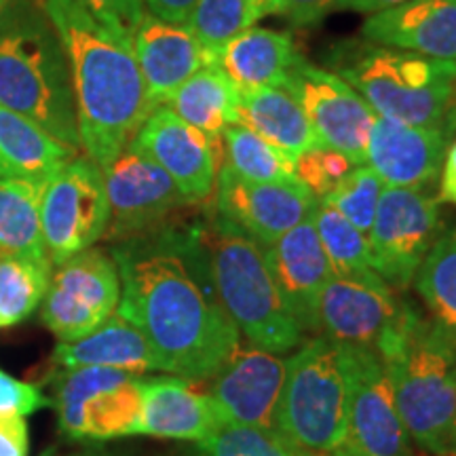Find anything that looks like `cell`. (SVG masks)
Listing matches in <instances>:
<instances>
[{"instance_id":"6da1fadb","label":"cell","mask_w":456,"mask_h":456,"mask_svg":"<svg viewBox=\"0 0 456 456\" xmlns=\"http://www.w3.org/2000/svg\"><path fill=\"white\" fill-rule=\"evenodd\" d=\"M121 277L117 313L142 330L163 372L209 380L241 346L209 275L201 224L157 226L110 249Z\"/></svg>"},{"instance_id":"7a4b0ae2","label":"cell","mask_w":456,"mask_h":456,"mask_svg":"<svg viewBox=\"0 0 456 456\" xmlns=\"http://www.w3.org/2000/svg\"><path fill=\"white\" fill-rule=\"evenodd\" d=\"M72 74L81 151L106 169L152 112L134 37L108 26L77 0H43Z\"/></svg>"},{"instance_id":"3957f363","label":"cell","mask_w":456,"mask_h":456,"mask_svg":"<svg viewBox=\"0 0 456 456\" xmlns=\"http://www.w3.org/2000/svg\"><path fill=\"white\" fill-rule=\"evenodd\" d=\"M0 104L81 151L66 49L37 0H9L0 13Z\"/></svg>"},{"instance_id":"277c9868","label":"cell","mask_w":456,"mask_h":456,"mask_svg":"<svg viewBox=\"0 0 456 456\" xmlns=\"http://www.w3.org/2000/svg\"><path fill=\"white\" fill-rule=\"evenodd\" d=\"M330 72L366 100L376 117L456 135V64L366 38H342L326 53Z\"/></svg>"},{"instance_id":"5b68a950","label":"cell","mask_w":456,"mask_h":456,"mask_svg":"<svg viewBox=\"0 0 456 456\" xmlns=\"http://www.w3.org/2000/svg\"><path fill=\"white\" fill-rule=\"evenodd\" d=\"M389 370L397 412L416 446L456 456V349L412 305L376 346Z\"/></svg>"},{"instance_id":"8992f818","label":"cell","mask_w":456,"mask_h":456,"mask_svg":"<svg viewBox=\"0 0 456 456\" xmlns=\"http://www.w3.org/2000/svg\"><path fill=\"white\" fill-rule=\"evenodd\" d=\"M201 237L214 289L239 334L279 355L296 349L302 330L283 305L265 248L218 214L201 224Z\"/></svg>"},{"instance_id":"52a82bcc","label":"cell","mask_w":456,"mask_h":456,"mask_svg":"<svg viewBox=\"0 0 456 456\" xmlns=\"http://www.w3.org/2000/svg\"><path fill=\"white\" fill-rule=\"evenodd\" d=\"M349 387L340 346L319 336L288 359L277 431L306 454H332L346 440Z\"/></svg>"},{"instance_id":"ba28073f","label":"cell","mask_w":456,"mask_h":456,"mask_svg":"<svg viewBox=\"0 0 456 456\" xmlns=\"http://www.w3.org/2000/svg\"><path fill=\"white\" fill-rule=\"evenodd\" d=\"M142 383V376L123 370L64 368L51 397L60 431L70 440L95 442L138 436Z\"/></svg>"},{"instance_id":"9c48e42d","label":"cell","mask_w":456,"mask_h":456,"mask_svg":"<svg viewBox=\"0 0 456 456\" xmlns=\"http://www.w3.org/2000/svg\"><path fill=\"white\" fill-rule=\"evenodd\" d=\"M108 220L104 169L87 155H74L43 184V239L53 266L94 248L106 235Z\"/></svg>"},{"instance_id":"30bf717a","label":"cell","mask_w":456,"mask_h":456,"mask_svg":"<svg viewBox=\"0 0 456 456\" xmlns=\"http://www.w3.org/2000/svg\"><path fill=\"white\" fill-rule=\"evenodd\" d=\"M349 387L346 440L334 456H410L389 370L376 349L338 345Z\"/></svg>"},{"instance_id":"8fae6325","label":"cell","mask_w":456,"mask_h":456,"mask_svg":"<svg viewBox=\"0 0 456 456\" xmlns=\"http://www.w3.org/2000/svg\"><path fill=\"white\" fill-rule=\"evenodd\" d=\"M121 300V277L112 254L89 248L53 266L41 302V322L60 342L83 338L112 317Z\"/></svg>"},{"instance_id":"7c38bea8","label":"cell","mask_w":456,"mask_h":456,"mask_svg":"<svg viewBox=\"0 0 456 456\" xmlns=\"http://www.w3.org/2000/svg\"><path fill=\"white\" fill-rule=\"evenodd\" d=\"M440 235V199L425 188L385 186L368 232L374 271L389 288L406 289Z\"/></svg>"},{"instance_id":"4fadbf2b","label":"cell","mask_w":456,"mask_h":456,"mask_svg":"<svg viewBox=\"0 0 456 456\" xmlns=\"http://www.w3.org/2000/svg\"><path fill=\"white\" fill-rule=\"evenodd\" d=\"M283 87L292 91L317 140L355 165L368 161V140L376 114L338 74L298 57Z\"/></svg>"},{"instance_id":"5bb4252c","label":"cell","mask_w":456,"mask_h":456,"mask_svg":"<svg viewBox=\"0 0 456 456\" xmlns=\"http://www.w3.org/2000/svg\"><path fill=\"white\" fill-rule=\"evenodd\" d=\"M104 180L110 203V220L104 237L112 241H123L163 226L171 214L191 205L175 182L134 142H129L121 155L104 169Z\"/></svg>"},{"instance_id":"9a60e30c","label":"cell","mask_w":456,"mask_h":456,"mask_svg":"<svg viewBox=\"0 0 456 456\" xmlns=\"http://www.w3.org/2000/svg\"><path fill=\"white\" fill-rule=\"evenodd\" d=\"M317 199L298 180L254 182L239 175L226 163L216 178V214L235 224L262 248L309 220Z\"/></svg>"},{"instance_id":"2e32d148","label":"cell","mask_w":456,"mask_h":456,"mask_svg":"<svg viewBox=\"0 0 456 456\" xmlns=\"http://www.w3.org/2000/svg\"><path fill=\"white\" fill-rule=\"evenodd\" d=\"M288 359L258 346H239L216 372L209 387L222 427L277 431V414Z\"/></svg>"},{"instance_id":"e0dca14e","label":"cell","mask_w":456,"mask_h":456,"mask_svg":"<svg viewBox=\"0 0 456 456\" xmlns=\"http://www.w3.org/2000/svg\"><path fill=\"white\" fill-rule=\"evenodd\" d=\"M131 142L175 182L188 201L201 203L212 197L224 163V138H209L182 121L171 108L159 106Z\"/></svg>"},{"instance_id":"ac0fdd59","label":"cell","mask_w":456,"mask_h":456,"mask_svg":"<svg viewBox=\"0 0 456 456\" xmlns=\"http://www.w3.org/2000/svg\"><path fill=\"white\" fill-rule=\"evenodd\" d=\"M406 302L379 275L330 279L319 298V332L336 345L376 346L397 328Z\"/></svg>"},{"instance_id":"d6986e66","label":"cell","mask_w":456,"mask_h":456,"mask_svg":"<svg viewBox=\"0 0 456 456\" xmlns=\"http://www.w3.org/2000/svg\"><path fill=\"white\" fill-rule=\"evenodd\" d=\"M265 258L289 315L305 332H319V298L334 277L313 216L265 248Z\"/></svg>"},{"instance_id":"ffe728a7","label":"cell","mask_w":456,"mask_h":456,"mask_svg":"<svg viewBox=\"0 0 456 456\" xmlns=\"http://www.w3.org/2000/svg\"><path fill=\"white\" fill-rule=\"evenodd\" d=\"M452 138L440 129L414 127L376 117L368 140V161L385 186L425 188L440 175Z\"/></svg>"},{"instance_id":"44dd1931","label":"cell","mask_w":456,"mask_h":456,"mask_svg":"<svg viewBox=\"0 0 456 456\" xmlns=\"http://www.w3.org/2000/svg\"><path fill=\"white\" fill-rule=\"evenodd\" d=\"M134 53L152 110L167 104L192 74L209 66L208 55L186 24H171L151 13L142 17L134 30Z\"/></svg>"},{"instance_id":"7402d4cb","label":"cell","mask_w":456,"mask_h":456,"mask_svg":"<svg viewBox=\"0 0 456 456\" xmlns=\"http://www.w3.org/2000/svg\"><path fill=\"white\" fill-rule=\"evenodd\" d=\"M362 38L456 64V0H410L368 15Z\"/></svg>"},{"instance_id":"603a6c76","label":"cell","mask_w":456,"mask_h":456,"mask_svg":"<svg viewBox=\"0 0 456 456\" xmlns=\"http://www.w3.org/2000/svg\"><path fill=\"white\" fill-rule=\"evenodd\" d=\"M222 427L208 391L195 380L159 376L142 383V419L138 436L203 442Z\"/></svg>"},{"instance_id":"cb8c5ba5","label":"cell","mask_w":456,"mask_h":456,"mask_svg":"<svg viewBox=\"0 0 456 456\" xmlns=\"http://www.w3.org/2000/svg\"><path fill=\"white\" fill-rule=\"evenodd\" d=\"M53 362L66 370L108 368L138 376L161 370V362L142 330L118 313L108 317L100 328H95L83 338L57 342Z\"/></svg>"},{"instance_id":"d4e9b609","label":"cell","mask_w":456,"mask_h":456,"mask_svg":"<svg viewBox=\"0 0 456 456\" xmlns=\"http://www.w3.org/2000/svg\"><path fill=\"white\" fill-rule=\"evenodd\" d=\"M298 57L289 34L269 28H248L224 45L216 66L239 91L283 87Z\"/></svg>"},{"instance_id":"484cf974","label":"cell","mask_w":456,"mask_h":456,"mask_svg":"<svg viewBox=\"0 0 456 456\" xmlns=\"http://www.w3.org/2000/svg\"><path fill=\"white\" fill-rule=\"evenodd\" d=\"M237 125L258 134L294 161L309 148L322 144L300 102L285 87L239 91Z\"/></svg>"},{"instance_id":"4316f807","label":"cell","mask_w":456,"mask_h":456,"mask_svg":"<svg viewBox=\"0 0 456 456\" xmlns=\"http://www.w3.org/2000/svg\"><path fill=\"white\" fill-rule=\"evenodd\" d=\"M78 151L0 104V178H15L45 184Z\"/></svg>"},{"instance_id":"83f0119b","label":"cell","mask_w":456,"mask_h":456,"mask_svg":"<svg viewBox=\"0 0 456 456\" xmlns=\"http://www.w3.org/2000/svg\"><path fill=\"white\" fill-rule=\"evenodd\" d=\"M165 106L209 138H222L231 125H237L239 89L218 66H205Z\"/></svg>"},{"instance_id":"f1b7e54d","label":"cell","mask_w":456,"mask_h":456,"mask_svg":"<svg viewBox=\"0 0 456 456\" xmlns=\"http://www.w3.org/2000/svg\"><path fill=\"white\" fill-rule=\"evenodd\" d=\"M43 184L0 178V256H49L41 224Z\"/></svg>"},{"instance_id":"f546056e","label":"cell","mask_w":456,"mask_h":456,"mask_svg":"<svg viewBox=\"0 0 456 456\" xmlns=\"http://www.w3.org/2000/svg\"><path fill=\"white\" fill-rule=\"evenodd\" d=\"M412 283L429 311V322L456 349V231L437 237Z\"/></svg>"},{"instance_id":"4dcf8cb0","label":"cell","mask_w":456,"mask_h":456,"mask_svg":"<svg viewBox=\"0 0 456 456\" xmlns=\"http://www.w3.org/2000/svg\"><path fill=\"white\" fill-rule=\"evenodd\" d=\"M51 275L49 256H0V328L26 322L41 306Z\"/></svg>"},{"instance_id":"1f68e13d","label":"cell","mask_w":456,"mask_h":456,"mask_svg":"<svg viewBox=\"0 0 456 456\" xmlns=\"http://www.w3.org/2000/svg\"><path fill=\"white\" fill-rule=\"evenodd\" d=\"M317 237L323 245L334 275L338 277H370L379 275L374 271L372 249L368 235L353 226L345 216L336 212L332 205L319 201L313 212Z\"/></svg>"},{"instance_id":"d6a6232c","label":"cell","mask_w":456,"mask_h":456,"mask_svg":"<svg viewBox=\"0 0 456 456\" xmlns=\"http://www.w3.org/2000/svg\"><path fill=\"white\" fill-rule=\"evenodd\" d=\"M226 165L254 182H288L296 178V161L254 131L231 125L224 131Z\"/></svg>"},{"instance_id":"836d02e7","label":"cell","mask_w":456,"mask_h":456,"mask_svg":"<svg viewBox=\"0 0 456 456\" xmlns=\"http://www.w3.org/2000/svg\"><path fill=\"white\" fill-rule=\"evenodd\" d=\"M254 24L256 15L249 0H197L186 20V28L203 47L209 66L218 64L228 41Z\"/></svg>"},{"instance_id":"e575fe53","label":"cell","mask_w":456,"mask_h":456,"mask_svg":"<svg viewBox=\"0 0 456 456\" xmlns=\"http://www.w3.org/2000/svg\"><path fill=\"white\" fill-rule=\"evenodd\" d=\"M383 191L385 182L380 180V175L370 165H357L322 201L332 205L336 212L345 216L363 235H368Z\"/></svg>"},{"instance_id":"d590c367","label":"cell","mask_w":456,"mask_h":456,"mask_svg":"<svg viewBox=\"0 0 456 456\" xmlns=\"http://www.w3.org/2000/svg\"><path fill=\"white\" fill-rule=\"evenodd\" d=\"M192 456H306V452L292 446L279 431L220 427L197 444Z\"/></svg>"},{"instance_id":"8d00e7d4","label":"cell","mask_w":456,"mask_h":456,"mask_svg":"<svg viewBox=\"0 0 456 456\" xmlns=\"http://www.w3.org/2000/svg\"><path fill=\"white\" fill-rule=\"evenodd\" d=\"M355 167L342 152L330 146H313L296 159V178L315 195L317 201L326 199Z\"/></svg>"},{"instance_id":"74e56055","label":"cell","mask_w":456,"mask_h":456,"mask_svg":"<svg viewBox=\"0 0 456 456\" xmlns=\"http://www.w3.org/2000/svg\"><path fill=\"white\" fill-rule=\"evenodd\" d=\"M43 408H53V399L45 395L41 387L17 380L0 368V414L28 416Z\"/></svg>"},{"instance_id":"f35d334b","label":"cell","mask_w":456,"mask_h":456,"mask_svg":"<svg viewBox=\"0 0 456 456\" xmlns=\"http://www.w3.org/2000/svg\"><path fill=\"white\" fill-rule=\"evenodd\" d=\"M81 7L89 11L91 15L98 17L108 26L121 28L134 37L140 20L146 15V7L142 0H77Z\"/></svg>"},{"instance_id":"ab89813d","label":"cell","mask_w":456,"mask_h":456,"mask_svg":"<svg viewBox=\"0 0 456 456\" xmlns=\"http://www.w3.org/2000/svg\"><path fill=\"white\" fill-rule=\"evenodd\" d=\"M338 0H277L275 15H281L289 24L306 28L323 21L336 9Z\"/></svg>"},{"instance_id":"60d3db41","label":"cell","mask_w":456,"mask_h":456,"mask_svg":"<svg viewBox=\"0 0 456 456\" xmlns=\"http://www.w3.org/2000/svg\"><path fill=\"white\" fill-rule=\"evenodd\" d=\"M30 431L26 416L0 414V456H28Z\"/></svg>"},{"instance_id":"b9f144b4","label":"cell","mask_w":456,"mask_h":456,"mask_svg":"<svg viewBox=\"0 0 456 456\" xmlns=\"http://www.w3.org/2000/svg\"><path fill=\"white\" fill-rule=\"evenodd\" d=\"M146 13L159 17V20L171 21V24H186L188 15L197 0H142Z\"/></svg>"},{"instance_id":"7bdbcfd3","label":"cell","mask_w":456,"mask_h":456,"mask_svg":"<svg viewBox=\"0 0 456 456\" xmlns=\"http://www.w3.org/2000/svg\"><path fill=\"white\" fill-rule=\"evenodd\" d=\"M440 174H442L440 199L446 203L456 205V138L450 142Z\"/></svg>"},{"instance_id":"ee69618b","label":"cell","mask_w":456,"mask_h":456,"mask_svg":"<svg viewBox=\"0 0 456 456\" xmlns=\"http://www.w3.org/2000/svg\"><path fill=\"white\" fill-rule=\"evenodd\" d=\"M403 3H410V0H338L334 11H355L362 15H374L380 11L399 7Z\"/></svg>"},{"instance_id":"f6af8a7d","label":"cell","mask_w":456,"mask_h":456,"mask_svg":"<svg viewBox=\"0 0 456 456\" xmlns=\"http://www.w3.org/2000/svg\"><path fill=\"white\" fill-rule=\"evenodd\" d=\"M249 3H252L256 21L262 20V17H266V15H275L277 0H249Z\"/></svg>"},{"instance_id":"bcb514c9","label":"cell","mask_w":456,"mask_h":456,"mask_svg":"<svg viewBox=\"0 0 456 456\" xmlns=\"http://www.w3.org/2000/svg\"><path fill=\"white\" fill-rule=\"evenodd\" d=\"M74 456H117V454H104V452H85V454H74Z\"/></svg>"},{"instance_id":"7dc6e473","label":"cell","mask_w":456,"mask_h":456,"mask_svg":"<svg viewBox=\"0 0 456 456\" xmlns=\"http://www.w3.org/2000/svg\"><path fill=\"white\" fill-rule=\"evenodd\" d=\"M7 3H9V0H0V13H3L4 7H7Z\"/></svg>"},{"instance_id":"c3c4849f","label":"cell","mask_w":456,"mask_h":456,"mask_svg":"<svg viewBox=\"0 0 456 456\" xmlns=\"http://www.w3.org/2000/svg\"><path fill=\"white\" fill-rule=\"evenodd\" d=\"M41 456H53V448H51V450H45V452H43Z\"/></svg>"},{"instance_id":"681fc988","label":"cell","mask_w":456,"mask_h":456,"mask_svg":"<svg viewBox=\"0 0 456 456\" xmlns=\"http://www.w3.org/2000/svg\"><path fill=\"white\" fill-rule=\"evenodd\" d=\"M306 456H330V454H306Z\"/></svg>"},{"instance_id":"f907efd6","label":"cell","mask_w":456,"mask_h":456,"mask_svg":"<svg viewBox=\"0 0 456 456\" xmlns=\"http://www.w3.org/2000/svg\"><path fill=\"white\" fill-rule=\"evenodd\" d=\"M454 117H456V94H454Z\"/></svg>"},{"instance_id":"816d5d0a","label":"cell","mask_w":456,"mask_h":456,"mask_svg":"<svg viewBox=\"0 0 456 456\" xmlns=\"http://www.w3.org/2000/svg\"><path fill=\"white\" fill-rule=\"evenodd\" d=\"M330 456H334V454H330Z\"/></svg>"}]
</instances>
